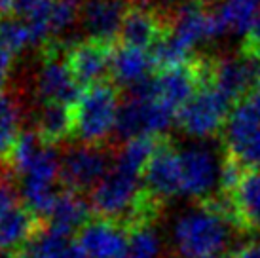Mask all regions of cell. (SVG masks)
Returning <instances> with one entry per match:
<instances>
[{
    "label": "cell",
    "instance_id": "obj_1",
    "mask_svg": "<svg viewBox=\"0 0 260 258\" xmlns=\"http://www.w3.org/2000/svg\"><path fill=\"white\" fill-rule=\"evenodd\" d=\"M245 232L234 213L230 196L196 203L171 224V249L177 258H230Z\"/></svg>",
    "mask_w": 260,
    "mask_h": 258
},
{
    "label": "cell",
    "instance_id": "obj_2",
    "mask_svg": "<svg viewBox=\"0 0 260 258\" xmlns=\"http://www.w3.org/2000/svg\"><path fill=\"white\" fill-rule=\"evenodd\" d=\"M6 165L19 180L21 203L44 220L61 184V154L46 144L35 131H23Z\"/></svg>",
    "mask_w": 260,
    "mask_h": 258
},
{
    "label": "cell",
    "instance_id": "obj_3",
    "mask_svg": "<svg viewBox=\"0 0 260 258\" xmlns=\"http://www.w3.org/2000/svg\"><path fill=\"white\" fill-rule=\"evenodd\" d=\"M177 114L179 112L175 108L156 99L150 78L141 86L129 89L127 101L120 105L114 133L123 143L137 137L158 139L173 127V123L177 122Z\"/></svg>",
    "mask_w": 260,
    "mask_h": 258
},
{
    "label": "cell",
    "instance_id": "obj_4",
    "mask_svg": "<svg viewBox=\"0 0 260 258\" xmlns=\"http://www.w3.org/2000/svg\"><path fill=\"white\" fill-rule=\"evenodd\" d=\"M118 112L120 97L112 84L86 87L73 107L74 137L82 144H103L114 133Z\"/></svg>",
    "mask_w": 260,
    "mask_h": 258
},
{
    "label": "cell",
    "instance_id": "obj_5",
    "mask_svg": "<svg viewBox=\"0 0 260 258\" xmlns=\"http://www.w3.org/2000/svg\"><path fill=\"white\" fill-rule=\"evenodd\" d=\"M181 156V198L196 203L217 200L222 194L224 162L218 152L205 143L188 144L179 148Z\"/></svg>",
    "mask_w": 260,
    "mask_h": 258
},
{
    "label": "cell",
    "instance_id": "obj_6",
    "mask_svg": "<svg viewBox=\"0 0 260 258\" xmlns=\"http://www.w3.org/2000/svg\"><path fill=\"white\" fill-rule=\"evenodd\" d=\"M224 150L245 171H260V114L247 99L239 101L228 116Z\"/></svg>",
    "mask_w": 260,
    "mask_h": 258
},
{
    "label": "cell",
    "instance_id": "obj_7",
    "mask_svg": "<svg viewBox=\"0 0 260 258\" xmlns=\"http://www.w3.org/2000/svg\"><path fill=\"white\" fill-rule=\"evenodd\" d=\"M230 107L232 103L220 91L205 84L179 110L177 123L184 135L194 139H209L217 135L218 131H224V125L232 112Z\"/></svg>",
    "mask_w": 260,
    "mask_h": 258
},
{
    "label": "cell",
    "instance_id": "obj_8",
    "mask_svg": "<svg viewBox=\"0 0 260 258\" xmlns=\"http://www.w3.org/2000/svg\"><path fill=\"white\" fill-rule=\"evenodd\" d=\"M112 169V154L103 144H76L61 154V184L65 190L91 194Z\"/></svg>",
    "mask_w": 260,
    "mask_h": 258
},
{
    "label": "cell",
    "instance_id": "obj_9",
    "mask_svg": "<svg viewBox=\"0 0 260 258\" xmlns=\"http://www.w3.org/2000/svg\"><path fill=\"white\" fill-rule=\"evenodd\" d=\"M258 82L260 71L256 59L245 50L238 55H226L215 61H207L205 84L220 91L230 103L243 101Z\"/></svg>",
    "mask_w": 260,
    "mask_h": 258
},
{
    "label": "cell",
    "instance_id": "obj_10",
    "mask_svg": "<svg viewBox=\"0 0 260 258\" xmlns=\"http://www.w3.org/2000/svg\"><path fill=\"white\" fill-rule=\"evenodd\" d=\"M80 84L74 78L67 57H59V51L50 48L42 57V63L35 72V93L40 105L55 103L74 107V103L82 95Z\"/></svg>",
    "mask_w": 260,
    "mask_h": 258
},
{
    "label": "cell",
    "instance_id": "obj_11",
    "mask_svg": "<svg viewBox=\"0 0 260 258\" xmlns=\"http://www.w3.org/2000/svg\"><path fill=\"white\" fill-rule=\"evenodd\" d=\"M146 194L159 205L167 200L181 198V156L179 148L167 143H159L156 154L143 173Z\"/></svg>",
    "mask_w": 260,
    "mask_h": 258
},
{
    "label": "cell",
    "instance_id": "obj_12",
    "mask_svg": "<svg viewBox=\"0 0 260 258\" xmlns=\"http://www.w3.org/2000/svg\"><path fill=\"white\" fill-rule=\"evenodd\" d=\"M203 86V59L190 61L182 67L164 69L158 76L152 78V91L156 99L167 107L181 110Z\"/></svg>",
    "mask_w": 260,
    "mask_h": 258
},
{
    "label": "cell",
    "instance_id": "obj_13",
    "mask_svg": "<svg viewBox=\"0 0 260 258\" xmlns=\"http://www.w3.org/2000/svg\"><path fill=\"white\" fill-rule=\"evenodd\" d=\"M129 8L127 0H84L80 6V23L89 40L110 44L120 36Z\"/></svg>",
    "mask_w": 260,
    "mask_h": 258
},
{
    "label": "cell",
    "instance_id": "obj_14",
    "mask_svg": "<svg viewBox=\"0 0 260 258\" xmlns=\"http://www.w3.org/2000/svg\"><path fill=\"white\" fill-rule=\"evenodd\" d=\"M112 48L99 40L74 44L67 53V63L80 86L91 87L103 84L110 72Z\"/></svg>",
    "mask_w": 260,
    "mask_h": 258
},
{
    "label": "cell",
    "instance_id": "obj_15",
    "mask_svg": "<svg viewBox=\"0 0 260 258\" xmlns=\"http://www.w3.org/2000/svg\"><path fill=\"white\" fill-rule=\"evenodd\" d=\"M129 230L110 220H91L78 232L76 241L86 258H122Z\"/></svg>",
    "mask_w": 260,
    "mask_h": 258
},
{
    "label": "cell",
    "instance_id": "obj_16",
    "mask_svg": "<svg viewBox=\"0 0 260 258\" xmlns=\"http://www.w3.org/2000/svg\"><path fill=\"white\" fill-rule=\"evenodd\" d=\"M93 215L89 200L84 198V194L73 192V190H61L57 194L55 201L51 203L50 211L46 213L42 222L53 230L65 232L71 236H78V232L87 222H91L89 218Z\"/></svg>",
    "mask_w": 260,
    "mask_h": 258
},
{
    "label": "cell",
    "instance_id": "obj_17",
    "mask_svg": "<svg viewBox=\"0 0 260 258\" xmlns=\"http://www.w3.org/2000/svg\"><path fill=\"white\" fill-rule=\"evenodd\" d=\"M166 35L164 19L148 6H131L120 30V42L127 48L148 51Z\"/></svg>",
    "mask_w": 260,
    "mask_h": 258
},
{
    "label": "cell",
    "instance_id": "obj_18",
    "mask_svg": "<svg viewBox=\"0 0 260 258\" xmlns=\"http://www.w3.org/2000/svg\"><path fill=\"white\" fill-rule=\"evenodd\" d=\"M17 254L19 258H86L76 237L44 222Z\"/></svg>",
    "mask_w": 260,
    "mask_h": 258
},
{
    "label": "cell",
    "instance_id": "obj_19",
    "mask_svg": "<svg viewBox=\"0 0 260 258\" xmlns=\"http://www.w3.org/2000/svg\"><path fill=\"white\" fill-rule=\"evenodd\" d=\"M154 64H156L154 57L148 51L120 46L118 50L112 51L110 74H112L116 86L133 89L146 80H150V72Z\"/></svg>",
    "mask_w": 260,
    "mask_h": 258
},
{
    "label": "cell",
    "instance_id": "obj_20",
    "mask_svg": "<svg viewBox=\"0 0 260 258\" xmlns=\"http://www.w3.org/2000/svg\"><path fill=\"white\" fill-rule=\"evenodd\" d=\"M40 224L42 220L23 203L10 209L6 215L0 216V251L17 254L29 243Z\"/></svg>",
    "mask_w": 260,
    "mask_h": 258
},
{
    "label": "cell",
    "instance_id": "obj_21",
    "mask_svg": "<svg viewBox=\"0 0 260 258\" xmlns=\"http://www.w3.org/2000/svg\"><path fill=\"white\" fill-rule=\"evenodd\" d=\"M230 201L243 230L260 232V171L243 173Z\"/></svg>",
    "mask_w": 260,
    "mask_h": 258
},
{
    "label": "cell",
    "instance_id": "obj_22",
    "mask_svg": "<svg viewBox=\"0 0 260 258\" xmlns=\"http://www.w3.org/2000/svg\"><path fill=\"white\" fill-rule=\"evenodd\" d=\"M35 133L46 144L55 146L67 137L74 135L73 107L46 103L40 105L35 116Z\"/></svg>",
    "mask_w": 260,
    "mask_h": 258
},
{
    "label": "cell",
    "instance_id": "obj_23",
    "mask_svg": "<svg viewBox=\"0 0 260 258\" xmlns=\"http://www.w3.org/2000/svg\"><path fill=\"white\" fill-rule=\"evenodd\" d=\"M159 143L161 141L154 139V137H137V139H131L127 143H123V146L116 154L114 167L125 173H131V175L143 177L148 162L158 150Z\"/></svg>",
    "mask_w": 260,
    "mask_h": 258
},
{
    "label": "cell",
    "instance_id": "obj_24",
    "mask_svg": "<svg viewBox=\"0 0 260 258\" xmlns=\"http://www.w3.org/2000/svg\"><path fill=\"white\" fill-rule=\"evenodd\" d=\"M260 8L251 0H222L217 10V19L222 25L224 35H249Z\"/></svg>",
    "mask_w": 260,
    "mask_h": 258
},
{
    "label": "cell",
    "instance_id": "obj_25",
    "mask_svg": "<svg viewBox=\"0 0 260 258\" xmlns=\"http://www.w3.org/2000/svg\"><path fill=\"white\" fill-rule=\"evenodd\" d=\"M166 245L154 222H143L129 228L127 247L122 258H164Z\"/></svg>",
    "mask_w": 260,
    "mask_h": 258
},
{
    "label": "cell",
    "instance_id": "obj_26",
    "mask_svg": "<svg viewBox=\"0 0 260 258\" xmlns=\"http://www.w3.org/2000/svg\"><path fill=\"white\" fill-rule=\"evenodd\" d=\"M21 114L15 101L6 93H0V158L6 162L19 139Z\"/></svg>",
    "mask_w": 260,
    "mask_h": 258
},
{
    "label": "cell",
    "instance_id": "obj_27",
    "mask_svg": "<svg viewBox=\"0 0 260 258\" xmlns=\"http://www.w3.org/2000/svg\"><path fill=\"white\" fill-rule=\"evenodd\" d=\"M0 42L15 55L32 46V38H30V33L23 19H17L14 15H6L0 19Z\"/></svg>",
    "mask_w": 260,
    "mask_h": 258
},
{
    "label": "cell",
    "instance_id": "obj_28",
    "mask_svg": "<svg viewBox=\"0 0 260 258\" xmlns=\"http://www.w3.org/2000/svg\"><path fill=\"white\" fill-rule=\"evenodd\" d=\"M78 19V0H55L53 12H51V38L69 33L76 25Z\"/></svg>",
    "mask_w": 260,
    "mask_h": 258
},
{
    "label": "cell",
    "instance_id": "obj_29",
    "mask_svg": "<svg viewBox=\"0 0 260 258\" xmlns=\"http://www.w3.org/2000/svg\"><path fill=\"white\" fill-rule=\"evenodd\" d=\"M12 67H14V53L0 42V93L8 84V80H10Z\"/></svg>",
    "mask_w": 260,
    "mask_h": 258
},
{
    "label": "cell",
    "instance_id": "obj_30",
    "mask_svg": "<svg viewBox=\"0 0 260 258\" xmlns=\"http://www.w3.org/2000/svg\"><path fill=\"white\" fill-rule=\"evenodd\" d=\"M40 2L42 0H10V12L17 19H25Z\"/></svg>",
    "mask_w": 260,
    "mask_h": 258
},
{
    "label": "cell",
    "instance_id": "obj_31",
    "mask_svg": "<svg viewBox=\"0 0 260 258\" xmlns=\"http://www.w3.org/2000/svg\"><path fill=\"white\" fill-rule=\"evenodd\" d=\"M230 258H260V241H247L232 252Z\"/></svg>",
    "mask_w": 260,
    "mask_h": 258
},
{
    "label": "cell",
    "instance_id": "obj_32",
    "mask_svg": "<svg viewBox=\"0 0 260 258\" xmlns=\"http://www.w3.org/2000/svg\"><path fill=\"white\" fill-rule=\"evenodd\" d=\"M245 48L249 50H258L260 48V12L256 14L253 21V27L249 30V35H247V44Z\"/></svg>",
    "mask_w": 260,
    "mask_h": 258
},
{
    "label": "cell",
    "instance_id": "obj_33",
    "mask_svg": "<svg viewBox=\"0 0 260 258\" xmlns=\"http://www.w3.org/2000/svg\"><path fill=\"white\" fill-rule=\"evenodd\" d=\"M245 99L249 101L251 105H253V108H254V110H256V112H258V114H260V82H258V84H256V86L253 87V89H251V93L247 95Z\"/></svg>",
    "mask_w": 260,
    "mask_h": 258
},
{
    "label": "cell",
    "instance_id": "obj_34",
    "mask_svg": "<svg viewBox=\"0 0 260 258\" xmlns=\"http://www.w3.org/2000/svg\"><path fill=\"white\" fill-rule=\"evenodd\" d=\"M243 50L249 51V53H251V55L256 59V64H258V71H260V48H258V50H249V48H243Z\"/></svg>",
    "mask_w": 260,
    "mask_h": 258
},
{
    "label": "cell",
    "instance_id": "obj_35",
    "mask_svg": "<svg viewBox=\"0 0 260 258\" xmlns=\"http://www.w3.org/2000/svg\"><path fill=\"white\" fill-rule=\"evenodd\" d=\"M10 12V0H0V14Z\"/></svg>",
    "mask_w": 260,
    "mask_h": 258
},
{
    "label": "cell",
    "instance_id": "obj_36",
    "mask_svg": "<svg viewBox=\"0 0 260 258\" xmlns=\"http://www.w3.org/2000/svg\"><path fill=\"white\" fill-rule=\"evenodd\" d=\"M196 2L203 8V6H211V4H215V2H218V0H196Z\"/></svg>",
    "mask_w": 260,
    "mask_h": 258
},
{
    "label": "cell",
    "instance_id": "obj_37",
    "mask_svg": "<svg viewBox=\"0 0 260 258\" xmlns=\"http://www.w3.org/2000/svg\"><path fill=\"white\" fill-rule=\"evenodd\" d=\"M251 2H253V4H256V6L260 8V0H251Z\"/></svg>",
    "mask_w": 260,
    "mask_h": 258
},
{
    "label": "cell",
    "instance_id": "obj_38",
    "mask_svg": "<svg viewBox=\"0 0 260 258\" xmlns=\"http://www.w3.org/2000/svg\"><path fill=\"white\" fill-rule=\"evenodd\" d=\"M12 258H19V254H14V256H12Z\"/></svg>",
    "mask_w": 260,
    "mask_h": 258
},
{
    "label": "cell",
    "instance_id": "obj_39",
    "mask_svg": "<svg viewBox=\"0 0 260 258\" xmlns=\"http://www.w3.org/2000/svg\"><path fill=\"white\" fill-rule=\"evenodd\" d=\"M0 175H4V173H2V167H0Z\"/></svg>",
    "mask_w": 260,
    "mask_h": 258
}]
</instances>
